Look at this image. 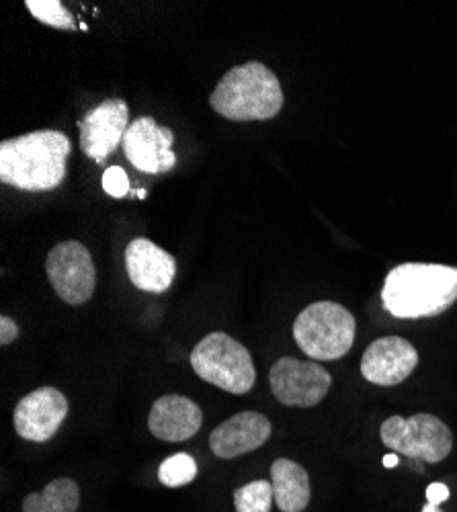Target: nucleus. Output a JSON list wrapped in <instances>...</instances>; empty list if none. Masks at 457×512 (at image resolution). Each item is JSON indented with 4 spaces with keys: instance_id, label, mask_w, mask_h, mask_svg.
Masks as SVG:
<instances>
[{
    "instance_id": "nucleus-15",
    "label": "nucleus",
    "mask_w": 457,
    "mask_h": 512,
    "mask_svg": "<svg viewBox=\"0 0 457 512\" xmlns=\"http://www.w3.org/2000/svg\"><path fill=\"white\" fill-rule=\"evenodd\" d=\"M203 424L201 408L179 394L158 398L148 416L150 433L166 443H183L195 437Z\"/></svg>"
},
{
    "instance_id": "nucleus-21",
    "label": "nucleus",
    "mask_w": 457,
    "mask_h": 512,
    "mask_svg": "<svg viewBox=\"0 0 457 512\" xmlns=\"http://www.w3.org/2000/svg\"><path fill=\"white\" fill-rule=\"evenodd\" d=\"M103 189L107 195L121 199L130 195V177L126 175V170L121 166H109L103 173Z\"/></svg>"
},
{
    "instance_id": "nucleus-25",
    "label": "nucleus",
    "mask_w": 457,
    "mask_h": 512,
    "mask_svg": "<svg viewBox=\"0 0 457 512\" xmlns=\"http://www.w3.org/2000/svg\"><path fill=\"white\" fill-rule=\"evenodd\" d=\"M423 512H441V510H439V506H437V504H431V502H427V504L423 506Z\"/></svg>"
},
{
    "instance_id": "nucleus-11",
    "label": "nucleus",
    "mask_w": 457,
    "mask_h": 512,
    "mask_svg": "<svg viewBox=\"0 0 457 512\" xmlns=\"http://www.w3.org/2000/svg\"><path fill=\"white\" fill-rule=\"evenodd\" d=\"M68 416V400L56 388H37L29 392L15 408L13 424L21 439L48 443L60 431Z\"/></svg>"
},
{
    "instance_id": "nucleus-1",
    "label": "nucleus",
    "mask_w": 457,
    "mask_h": 512,
    "mask_svg": "<svg viewBox=\"0 0 457 512\" xmlns=\"http://www.w3.org/2000/svg\"><path fill=\"white\" fill-rule=\"evenodd\" d=\"M457 302V267L437 263H402L386 275L384 310L400 320L445 314Z\"/></svg>"
},
{
    "instance_id": "nucleus-9",
    "label": "nucleus",
    "mask_w": 457,
    "mask_h": 512,
    "mask_svg": "<svg viewBox=\"0 0 457 512\" xmlns=\"http://www.w3.org/2000/svg\"><path fill=\"white\" fill-rule=\"evenodd\" d=\"M130 125V107L126 101L107 99L99 103L78 121L82 152L97 164H105V160L123 144Z\"/></svg>"
},
{
    "instance_id": "nucleus-4",
    "label": "nucleus",
    "mask_w": 457,
    "mask_h": 512,
    "mask_svg": "<svg viewBox=\"0 0 457 512\" xmlns=\"http://www.w3.org/2000/svg\"><path fill=\"white\" fill-rule=\"evenodd\" d=\"M191 367L203 381L234 396L248 394L257 381L251 353L226 332L203 336L191 353Z\"/></svg>"
},
{
    "instance_id": "nucleus-2",
    "label": "nucleus",
    "mask_w": 457,
    "mask_h": 512,
    "mask_svg": "<svg viewBox=\"0 0 457 512\" xmlns=\"http://www.w3.org/2000/svg\"><path fill=\"white\" fill-rule=\"evenodd\" d=\"M72 144L56 130H37L0 144V181L19 191L46 193L66 179Z\"/></svg>"
},
{
    "instance_id": "nucleus-12",
    "label": "nucleus",
    "mask_w": 457,
    "mask_h": 512,
    "mask_svg": "<svg viewBox=\"0 0 457 512\" xmlns=\"http://www.w3.org/2000/svg\"><path fill=\"white\" fill-rule=\"evenodd\" d=\"M419 365V351L402 336H382L365 349L361 375L373 386L392 388L406 381Z\"/></svg>"
},
{
    "instance_id": "nucleus-3",
    "label": "nucleus",
    "mask_w": 457,
    "mask_h": 512,
    "mask_svg": "<svg viewBox=\"0 0 457 512\" xmlns=\"http://www.w3.org/2000/svg\"><path fill=\"white\" fill-rule=\"evenodd\" d=\"M212 109L230 121H267L283 107L277 74L253 60L230 68L210 95Z\"/></svg>"
},
{
    "instance_id": "nucleus-7",
    "label": "nucleus",
    "mask_w": 457,
    "mask_h": 512,
    "mask_svg": "<svg viewBox=\"0 0 457 512\" xmlns=\"http://www.w3.org/2000/svg\"><path fill=\"white\" fill-rule=\"evenodd\" d=\"M46 275L60 300L68 306H85L97 287L93 256L76 240L56 244L46 256Z\"/></svg>"
},
{
    "instance_id": "nucleus-26",
    "label": "nucleus",
    "mask_w": 457,
    "mask_h": 512,
    "mask_svg": "<svg viewBox=\"0 0 457 512\" xmlns=\"http://www.w3.org/2000/svg\"><path fill=\"white\" fill-rule=\"evenodd\" d=\"M138 197H140V199H146V197H148V191H146V189H140V191H138Z\"/></svg>"
},
{
    "instance_id": "nucleus-20",
    "label": "nucleus",
    "mask_w": 457,
    "mask_h": 512,
    "mask_svg": "<svg viewBox=\"0 0 457 512\" xmlns=\"http://www.w3.org/2000/svg\"><path fill=\"white\" fill-rule=\"evenodd\" d=\"M25 7L37 21H41L44 25L66 29V31L76 29L72 15L62 3H58V0H27Z\"/></svg>"
},
{
    "instance_id": "nucleus-10",
    "label": "nucleus",
    "mask_w": 457,
    "mask_h": 512,
    "mask_svg": "<svg viewBox=\"0 0 457 512\" xmlns=\"http://www.w3.org/2000/svg\"><path fill=\"white\" fill-rule=\"evenodd\" d=\"M175 134L164 125H158L152 117H138L128 127L123 138V154L146 175L169 173L177 166V154L173 150Z\"/></svg>"
},
{
    "instance_id": "nucleus-14",
    "label": "nucleus",
    "mask_w": 457,
    "mask_h": 512,
    "mask_svg": "<svg viewBox=\"0 0 457 512\" xmlns=\"http://www.w3.org/2000/svg\"><path fill=\"white\" fill-rule=\"evenodd\" d=\"M126 269L130 281L148 293H164L177 275V259L148 238H136L126 248Z\"/></svg>"
},
{
    "instance_id": "nucleus-6",
    "label": "nucleus",
    "mask_w": 457,
    "mask_h": 512,
    "mask_svg": "<svg viewBox=\"0 0 457 512\" xmlns=\"http://www.w3.org/2000/svg\"><path fill=\"white\" fill-rule=\"evenodd\" d=\"M382 443L396 455L419 459L425 463H439L449 457L453 449V433L449 426L433 414L390 416L380 429Z\"/></svg>"
},
{
    "instance_id": "nucleus-8",
    "label": "nucleus",
    "mask_w": 457,
    "mask_h": 512,
    "mask_svg": "<svg viewBox=\"0 0 457 512\" xmlns=\"http://www.w3.org/2000/svg\"><path fill=\"white\" fill-rule=\"evenodd\" d=\"M269 383L275 400L283 406L312 408L330 392L332 377L318 363L281 357L269 371Z\"/></svg>"
},
{
    "instance_id": "nucleus-24",
    "label": "nucleus",
    "mask_w": 457,
    "mask_h": 512,
    "mask_svg": "<svg viewBox=\"0 0 457 512\" xmlns=\"http://www.w3.org/2000/svg\"><path fill=\"white\" fill-rule=\"evenodd\" d=\"M384 465H386V467H396V465H398V455H396V453L386 455V457H384Z\"/></svg>"
},
{
    "instance_id": "nucleus-5",
    "label": "nucleus",
    "mask_w": 457,
    "mask_h": 512,
    "mask_svg": "<svg viewBox=\"0 0 457 512\" xmlns=\"http://www.w3.org/2000/svg\"><path fill=\"white\" fill-rule=\"evenodd\" d=\"M357 334L355 316L337 302H314L294 322V338L302 353L316 361L345 357Z\"/></svg>"
},
{
    "instance_id": "nucleus-17",
    "label": "nucleus",
    "mask_w": 457,
    "mask_h": 512,
    "mask_svg": "<svg viewBox=\"0 0 457 512\" xmlns=\"http://www.w3.org/2000/svg\"><path fill=\"white\" fill-rule=\"evenodd\" d=\"M80 488L70 478L52 480L41 492L27 494L23 512H78Z\"/></svg>"
},
{
    "instance_id": "nucleus-22",
    "label": "nucleus",
    "mask_w": 457,
    "mask_h": 512,
    "mask_svg": "<svg viewBox=\"0 0 457 512\" xmlns=\"http://www.w3.org/2000/svg\"><path fill=\"white\" fill-rule=\"evenodd\" d=\"M19 338V326L13 318L9 316H0V345L9 347Z\"/></svg>"
},
{
    "instance_id": "nucleus-13",
    "label": "nucleus",
    "mask_w": 457,
    "mask_h": 512,
    "mask_svg": "<svg viewBox=\"0 0 457 512\" xmlns=\"http://www.w3.org/2000/svg\"><path fill=\"white\" fill-rule=\"evenodd\" d=\"M269 437V418L261 412L244 410L216 426L210 435V449L220 459H234L263 447Z\"/></svg>"
},
{
    "instance_id": "nucleus-19",
    "label": "nucleus",
    "mask_w": 457,
    "mask_h": 512,
    "mask_svg": "<svg viewBox=\"0 0 457 512\" xmlns=\"http://www.w3.org/2000/svg\"><path fill=\"white\" fill-rule=\"evenodd\" d=\"M197 478V461L187 453L171 455L164 459L158 469V480L166 488H181Z\"/></svg>"
},
{
    "instance_id": "nucleus-23",
    "label": "nucleus",
    "mask_w": 457,
    "mask_h": 512,
    "mask_svg": "<svg viewBox=\"0 0 457 512\" xmlns=\"http://www.w3.org/2000/svg\"><path fill=\"white\" fill-rule=\"evenodd\" d=\"M427 498H429L431 504L439 506L441 502H445L449 498V488L445 484H441V482H435V484H431L427 488Z\"/></svg>"
},
{
    "instance_id": "nucleus-18",
    "label": "nucleus",
    "mask_w": 457,
    "mask_h": 512,
    "mask_svg": "<svg viewBox=\"0 0 457 512\" xmlns=\"http://www.w3.org/2000/svg\"><path fill=\"white\" fill-rule=\"evenodd\" d=\"M273 500V484L267 480H255L234 490L236 512H271Z\"/></svg>"
},
{
    "instance_id": "nucleus-16",
    "label": "nucleus",
    "mask_w": 457,
    "mask_h": 512,
    "mask_svg": "<svg viewBox=\"0 0 457 512\" xmlns=\"http://www.w3.org/2000/svg\"><path fill=\"white\" fill-rule=\"evenodd\" d=\"M271 484L281 512H302L308 508L312 488L304 465L285 457L275 459L271 465Z\"/></svg>"
}]
</instances>
